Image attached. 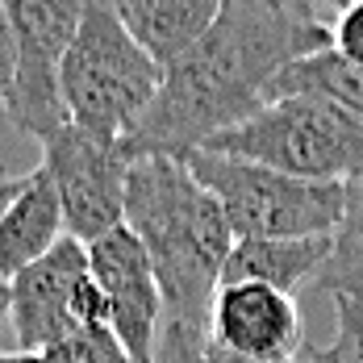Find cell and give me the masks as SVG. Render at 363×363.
Here are the masks:
<instances>
[{
  "label": "cell",
  "mask_w": 363,
  "mask_h": 363,
  "mask_svg": "<svg viewBox=\"0 0 363 363\" xmlns=\"http://www.w3.org/2000/svg\"><path fill=\"white\" fill-rule=\"evenodd\" d=\"M84 276H88V247L67 234L9 280V296H13L9 322L26 351H46L50 342L75 330L72 301Z\"/></svg>",
  "instance_id": "30bf717a"
},
{
  "label": "cell",
  "mask_w": 363,
  "mask_h": 363,
  "mask_svg": "<svg viewBox=\"0 0 363 363\" xmlns=\"http://www.w3.org/2000/svg\"><path fill=\"white\" fill-rule=\"evenodd\" d=\"M330 46L342 59H351V63L363 67V0H351V4L338 9V17L330 26Z\"/></svg>",
  "instance_id": "d6986e66"
},
{
  "label": "cell",
  "mask_w": 363,
  "mask_h": 363,
  "mask_svg": "<svg viewBox=\"0 0 363 363\" xmlns=\"http://www.w3.org/2000/svg\"><path fill=\"white\" fill-rule=\"evenodd\" d=\"M9 313H13V296H9V280H0V326L9 322Z\"/></svg>",
  "instance_id": "484cf974"
},
{
  "label": "cell",
  "mask_w": 363,
  "mask_h": 363,
  "mask_svg": "<svg viewBox=\"0 0 363 363\" xmlns=\"http://www.w3.org/2000/svg\"><path fill=\"white\" fill-rule=\"evenodd\" d=\"M130 146L125 138H96L79 125H59L42 143V172L55 184L63 205V225L84 247L113 225L125 221V180H130Z\"/></svg>",
  "instance_id": "8992f818"
},
{
  "label": "cell",
  "mask_w": 363,
  "mask_h": 363,
  "mask_svg": "<svg viewBox=\"0 0 363 363\" xmlns=\"http://www.w3.org/2000/svg\"><path fill=\"white\" fill-rule=\"evenodd\" d=\"M59 238H67L63 205L55 196L50 176L38 167V172L26 176L21 192L0 213V280H13L21 267L42 259Z\"/></svg>",
  "instance_id": "7c38bea8"
},
{
  "label": "cell",
  "mask_w": 363,
  "mask_h": 363,
  "mask_svg": "<svg viewBox=\"0 0 363 363\" xmlns=\"http://www.w3.org/2000/svg\"><path fill=\"white\" fill-rule=\"evenodd\" d=\"M205 150L255 159L301 180L347 184L363 172V117L318 92H289L213 134Z\"/></svg>",
  "instance_id": "277c9868"
},
{
  "label": "cell",
  "mask_w": 363,
  "mask_h": 363,
  "mask_svg": "<svg viewBox=\"0 0 363 363\" xmlns=\"http://www.w3.org/2000/svg\"><path fill=\"white\" fill-rule=\"evenodd\" d=\"M209 342L242 359H296L305 351V322L296 296L259 280L221 284L209 305Z\"/></svg>",
  "instance_id": "9c48e42d"
},
{
  "label": "cell",
  "mask_w": 363,
  "mask_h": 363,
  "mask_svg": "<svg viewBox=\"0 0 363 363\" xmlns=\"http://www.w3.org/2000/svg\"><path fill=\"white\" fill-rule=\"evenodd\" d=\"M13 84H17V38H13L9 13H4V0H0V105L9 101Z\"/></svg>",
  "instance_id": "ffe728a7"
},
{
  "label": "cell",
  "mask_w": 363,
  "mask_h": 363,
  "mask_svg": "<svg viewBox=\"0 0 363 363\" xmlns=\"http://www.w3.org/2000/svg\"><path fill=\"white\" fill-rule=\"evenodd\" d=\"M289 92H318V96H330V101H338V105H347V109H355L363 117V67L342 59L334 46L289 63L272 79L267 101L289 96Z\"/></svg>",
  "instance_id": "5bb4252c"
},
{
  "label": "cell",
  "mask_w": 363,
  "mask_h": 363,
  "mask_svg": "<svg viewBox=\"0 0 363 363\" xmlns=\"http://www.w3.org/2000/svg\"><path fill=\"white\" fill-rule=\"evenodd\" d=\"M330 46L322 17L267 0H225L218 21L163 67L146 117L125 134L130 155H188L267 105L272 79L289 63Z\"/></svg>",
  "instance_id": "6da1fadb"
},
{
  "label": "cell",
  "mask_w": 363,
  "mask_h": 363,
  "mask_svg": "<svg viewBox=\"0 0 363 363\" xmlns=\"http://www.w3.org/2000/svg\"><path fill=\"white\" fill-rule=\"evenodd\" d=\"M21 184H26V176H0V213L9 209V201L21 192Z\"/></svg>",
  "instance_id": "603a6c76"
},
{
  "label": "cell",
  "mask_w": 363,
  "mask_h": 363,
  "mask_svg": "<svg viewBox=\"0 0 363 363\" xmlns=\"http://www.w3.org/2000/svg\"><path fill=\"white\" fill-rule=\"evenodd\" d=\"M121 26L167 67L218 21L225 0H109Z\"/></svg>",
  "instance_id": "4fadbf2b"
},
{
  "label": "cell",
  "mask_w": 363,
  "mask_h": 363,
  "mask_svg": "<svg viewBox=\"0 0 363 363\" xmlns=\"http://www.w3.org/2000/svg\"><path fill=\"white\" fill-rule=\"evenodd\" d=\"M276 9H289V13H301V17H326V13H338L342 4L351 0H267Z\"/></svg>",
  "instance_id": "44dd1931"
},
{
  "label": "cell",
  "mask_w": 363,
  "mask_h": 363,
  "mask_svg": "<svg viewBox=\"0 0 363 363\" xmlns=\"http://www.w3.org/2000/svg\"><path fill=\"white\" fill-rule=\"evenodd\" d=\"M163 84V63L121 26L109 0H84L79 30L59 59L67 121L96 138H125Z\"/></svg>",
  "instance_id": "3957f363"
},
{
  "label": "cell",
  "mask_w": 363,
  "mask_h": 363,
  "mask_svg": "<svg viewBox=\"0 0 363 363\" xmlns=\"http://www.w3.org/2000/svg\"><path fill=\"white\" fill-rule=\"evenodd\" d=\"M205 355H209V363H272V359H242V355L225 351V347H218V342H209V347H205ZM276 363H305V359L296 355V359H276Z\"/></svg>",
  "instance_id": "7402d4cb"
},
{
  "label": "cell",
  "mask_w": 363,
  "mask_h": 363,
  "mask_svg": "<svg viewBox=\"0 0 363 363\" xmlns=\"http://www.w3.org/2000/svg\"><path fill=\"white\" fill-rule=\"evenodd\" d=\"M4 13L17 38V84L4 101V113L21 134L46 143L59 125H67L59 59L79 30L84 0H4Z\"/></svg>",
  "instance_id": "52a82bcc"
},
{
  "label": "cell",
  "mask_w": 363,
  "mask_h": 363,
  "mask_svg": "<svg viewBox=\"0 0 363 363\" xmlns=\"http://www.w3.org/2000/svg\"><path fill=\"white\" fill-rule=\"evenodd\" d=\"M50 363H134L113 326H75L42 351Z\"/></svg>",
  "instance_id": "2e32d148"
},
{
  "label": "cell",
  "mask_w": 363,
  "mask_h": 363,
  "mask_svg": "<svg viewBox=\"0 0 363 363\" xmlns=\"http://www.w3.org/2000/svg\"><path fill=\"white\" fill-rule=\"evenodd\" d=\"M88 267L96 284L105 289L113 334L121 338V347L130 351L134 363H150L167 309H163V292H159L143 238L125 221L113 225L109 234L88 242Z\"/></svg>",
  "instance_id": "ba28073f"
},
{
  "label": "cell",
  "mask_w": 363,
  "mask_h": 363,
  "mask_svg": "<svg viewBox=\"0 0 363 363\" xmlns=\"http://www.w3.org/2000/svg\"><path fill=\"white\" fill-rule=\"evenodd\" d=\"M318 289L330 296H359L363 301V172L347 180L342 218L334 225V251L318 276Z\"/></svg>",
  "instance_id": "9a60e30c"
},
{
  "label": "cell",
  "mask_w": 363,
  "mask_h": 363,
  "mask_svg": "<svg viewBox=\"0 0 363 363\" xmlns=\"http://www.w3.org/2000/svg\"><path fill=\"white\" fill-rule=\"evenodd\" d=\"M0 363H50L42 351H26V347H17V351H0Z\"/></svg>",
  "instance_id": "cb8c5ba5"
},
{
  "label": "cell",
  "mask_w": 363,
  "mask_h": 363,
  "mask_svg": "<svg viewBox=\"0 0 363 363\" xmlns=\"http://www.w3.org/2000/svg\"><path fill=\"white\" fill-rule=\"evenodd\" d=\"M125 225L143 238L167 318L205 326L234 247L221 201L176 155H138L125 180Z\"/></svg>",
  "instance_id": "7a4b0ae2"
},
{
  "label": "cell",
  "mask_w": 363,
  "mask_h": 363,
  "mask_svg": "<svg viewBox=\"0 0 363 363\" xmlns=\"http://www.w3.org/2000/svg\"><path fill=\"white\" fill-rule=\"evenodd\" d=\"M334 318H338V334L330 347H334L338 363H363V301L334 296Z\"/></svg>",
  "instance_id": "ac0fdd59"
},
{
  "label": "cell",
  "mask_w": 363,
  "mask_h": 363,
  "mask_svg": "<svg viewBox=\"0 0 363 363\" xmlns=\"http://www.w3.org/2000/svg\"><path fill=\"white\" fill-rule=\"evenodd\" d=\"M301 359L305 363H338V355H334V347H309V351H301Z\"/></svg>",
  "instance_id": "d4e9b609"
},
{
  "label": "cell",
  "mask_w": 363,
  "mask_h": 363,
  "mask_svg": "<svg viewBox=\"0 0 363 363\" xmlns=\"http://www.w3.org/2000/svg\"><path fill=\"white\" fill-rule=\"evenodd\" d=\"M334 251V234H301V238H234L221 284L230 280H259L280 292H296L318 284L322 267Z\"/></svg>",
  "instance_id": "8fae6325"
},
{
  "label": "cell",
  "mask_w": 363,
  "mask_h": 363,
  "mask_svg": "<svg viewBox=\"0 0 363 363\" xmlns=\"http://www.w3.org/2000/svg\"><path fill=\"white\" fill-rule=\"evenodd\" d=\"M192 176L205 184L225 209L234 238H301V234H334L342 218L347 184L301 180L280 167L238 159L192 146L180 155Z\"/></svg>",
  "instance_id": "5b68a950"
},
{
  "label": "cell",
  "mask_w": 363,
  "mask_h": 363,
  "mask_svg": "<svg viewBox=\"0 0 363 363\" xmlns=\"http://www.w3.org/2000/svg\"><path fill=\"white\" fill-rule=\"evenodd\" d=\"M205 347H209V330L205 326L184 322V318H163L159 347H155L150 363H209Z\"/></svg>",
  "instance_id": "e0dca14e"
}]
</instances>
